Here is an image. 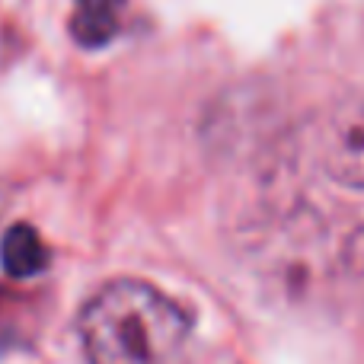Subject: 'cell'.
<instances>
[{"label": "cell", "mask_w": 364, "mask_h": 364, "mask_svg": "<svg viewBox=\"0 0 364 364\" xmlns=\"http://www.w3.org/2000/svg\"><path fill=\"white\" fill-rule=\"evenodd\" d=\"M265 243L269 278L294 301L364 297V227H329L314 214H294Z\"/></svg>", "instance_id": "obj_2"}, {"label": "cell", "mask_w": 364, "mask_h": 364, "mask_svg": "<svg viewBox=\"0 0 364 364\" xmlns=\"http://www.w3.org/2000/svg\"><path fill=\"white\" fill-rule=\"evenodd\" d=\"M48 246L29 224H13L0 240V265L10 278H36L48 269Z\"/></svg>", "instance_id": "obj_5"}, {"label": "cell", "mask_w": 364, "mask_h": 364, "mask_svg": "<svg viewBox=\"0 0 364 364\" xmlns=\"http://www.w3.org/2000/svg\"><path fill=\"white\" fill-rule=\"evenodd\" d=\"M128 0H74L70 16V36L83 48H102L119 36L122 13Z\"/></svg>", "instance_id": "obj_4"}, {"label": "cell", "mask_w": 364, "mask_h": 364, "mask_svg": "<svg viewBox=\"0 0 364 364\" xmlns=\"http://www.w3.org/2000/svg\"><path fill=\"white\" fill-rule=\"evenodd\" d=\"M77 329L90 364H179L192 339L186 310L138 278L102 284Z\"/></svg>", "instance_id": "obj_1"}, {"label": "cell", "mask_w": 364, "mask_h": 364, "mask_svg": "<svg viewBox=\"0 0 364 364\" xmlns=\"http://www.w3.org/2000/svg\"><path fill=\"white\" fill-rule=\"evenodd\" d=\"M316 160L329 179L364 188V93L333 102L316 128Z\"/></svg>", "instance_id": "obj_3"}]
</instances>
